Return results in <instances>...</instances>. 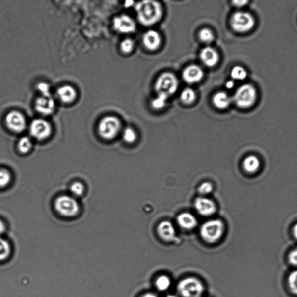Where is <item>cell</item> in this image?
Here are the masks:
<instances>
[{
	"mask_svg": "<svg viewBox=\"0 0 297 297\" xmlns=\"http://www.w3.org/2000/svg\"><path fill=\"white\" fill-rule=\"evenodd\" d=\"M181 100L185 104H192L195 101L196 94L195 91L191 88H186L181 92Z\"/></svg>",
	"mask_w": 297,
	"mask_h": 297,
	"instance_id": "22",
	"label": "cell"
},
{
	"mask_svg": "<svg viewBox=\"0 0 297 297\" xmlns=\"http://www.w3.org/2000/svg\"><path fill=\"white\" fill-rule=\"evenodd\" d=\"M179 87V81L173 73L165 72L160 75L155 84L157 94H162L170 97L176 92Z\"/></svg>",
	"mask_w": 297,
	"mask_h": 297,
	"instance_id": "2",
	"label": "cell"
},
{
	"mask_svg": "<svg viewBox=\"0 0 297 297\" xmlns=\"http://www.w3.org/2000/svg\"><path fill=\"white\" fill-rule=\"evenodd\" d=\"M35 107L38 112L44 115L52 113L55 108V102L52 97H42L37 99Z\"/></svg>",
	"mask_w": 297,
	"mask_h": 297,
	"instance_id": "16",
	"label": "cell"
},
{
	"mask_svg": "<svg viewBox=\"0 0 297 297\" xmlns=\"http://www.w3.org/2000/svg\"><path fill=\"white\" fill-rule=\"evenodd\" d=\"M60 100L65 103H70L75 100L76 92L75 89L69 85H65L57 91Z\"/></svg>",
	"mask_w": 297,
	"mask_h": 297,
	"instance_id": "20",
	"label": "cell"
},
{
	"mask_svg": "<svg viewBox=\"0 0 297 297\" xmlns=\"http://www.w3.org/2000/svg\"><path fill=\"white\" fill-rule=\"evenodd\" d=\"M177 222L182 228L186 229H191L197 224V219L190 213H184L181 214L177 217Z\"/></svg>",
	"mask_w": 297,
	"mask_h": 297,
	"instance_id": "19",
	"label": "cell"
},
{
	"mask_svg": "<svg viewBox=\"0 0 297 297\" xmlns=\"http://www.w3.org/2000/svg\"><path fill=\"white\" fill-rule=\"evenodd\" d=\"M204 76L203 70L200 66L191 65L185 68L182 73L184 81L189 84H196L202 81Z\"/></svg>",
	"mask_w": 297,
	"mask_h": 297,
	"instance_id": "12",
	"label": "cell"
},
{
	"mask_svg": "<svg viewBox=\"0 0 297 297\" xmlns=\"http://www.w3.org/2000/svg\"><path fill=\"white\" fill-rule=\"evenodd\" d=\"M5 230V226L4 223L1 221H0V235H2L4 232Z\"/></svg>",
	"mask_w": 297,
	"mask_h": 297,
	"instance_id": "39",
	"label": "cell"
},
{
	"mask_svg": "<svg viewBox=\"0 0 297 297\" xmlns=\"http://www.w3.org/2000/svg\"><path fill=\"white\" fill-rule=\"evenodd\" d=\"M70 190L73 195L80 196L84 192V188L81 183L76 182L71 185Z\"/></svg>",
	"mask_w": 297,
	"mask_h": 297,
	"instance_id": "30",
	"label": "cell"
},
{
	"mask_svg": "<svg viewBox=\"0 0 297 297\" xmlns=\"http://www.w3.org/2000/svg\"><path fill=\"white\" fill-rule=\"evenodd\" d=\"M199 37L200 40L204 43H210L215 40L213 31L207 28H203L200 31Z\"/></svg>",
	"mask_w": 297,
	"mask_h": 297,
	"instance_id": "27",
	"label": "cell"
},
{
	"mask_svg": "<svg viewBox=\"0 0 297 297\" xmlns=\"http://www.w3.org/2000/svg\"><path fill=\"white\" fill-rule=\"evenodd\" d=\"M288 282L291 291L297 295V270L294 271L290 274Z\"/></svg>",
	"mask_w": 297,
	"mask_h": 297,
	"instance_id": "32",
	"label": "cell"
},
{
	"mask_svg": "<svg viewBox=\"0 0 297 297\" xmlns=\"http://www.w3.org/2000/svg\"><path fill=\"white\" fill-rule=\"evenodd\" d=\"M178 291L183 297H202L204 287L200 281L193 277L181 280L178 285Z\"/></svg>",
	"mask_w": 297,
	"mask_h": 297,
	"instance_id": "5",
	"label": "cell"
},
{
	"mask_svg": "<svg viewBox=\"0 0 297 297\" xmlns=\"http://www.w3.org/2000/svg\"><path fill=\"white\" fill-rule=\"evenodd\" d=\"M10 254V245L7 241L0 238V261L7 259Z\"/></svg>",
	"mask_w": 297,
	"mask_h": 297,
	"instance_id": "23",
	"label": "cell"
},
{
	"mask_svg": "<svg viewBox=\"0 0 297 297\" xmlns=\"http://www.w3.org/2000/svg\"><path fill=\"white\" fill-rule=\"evenodd\" d=\"M256 89L251 84H244L238 88L233 97L232 101L242 108L252 106L257 99Z\"/></svg>",
	"mask_w": 297,
	"mask_h": 297,
	"instance_id": "4",
	"label": "cell"
},
{
	"mask_svg": "<svg viewBox=\"0 0 297 297\" xmlns=\"http://www.w3.org/2000/svg\"><path fill=\"white\" fill-rule=\"evenodd\" d=\"M234 82L232 81H230L226 83L225 86L228 89H232L234 87Z\"/></svg>",
	"mask_w": 297,
	"mask_h": 297,
	"instance_id": "38",
	"label": "cell"
},
{
	"mask_svg": "<svg viewBox=\"0 0 297 297\" xmlns=\"http://www.w3.org/2000/svg\"><path fill=\"white\" fill-rule=\"evenodd\" d=\"M32 143L31 140L27 137H24L19 140L18 149L22 153H27L31 148Z\"/></svg>",
	"mask_w": 297,
	"mask_h": 297,
	"instance_id": "28",
	"label": "cell"
},
{
	"mask_svg": "<svg viewBox=\"0 0 297 297\" xmlns=\"http://www.w3.org/2000/svg\"><path fill=\"white\" fill-rule=\"evenodd\" d=\"M294 234H295V237L297 239V224L295 226V228H294Z\"/></svg>",
	"mask_w": 297,
	"mask_h": 297,
	"instance_id": "42",
	"label": "cell"
},
{
	"mask_svg": "<svg viewBox=\"0 0 297 297\" xmlns=\"http://www.w3.org/2000/svg\"><path fill=\"white\" fill-rule=\"evenodd\" d=\"M123 139L127 143H132L135 141L136 134L131 127H127L124 131Z\"/></svg>",
	"mask_w": 297,
	"mask_h": 297,
	"instance_id": "29",
	"label": "cell"
},
{
	"mask_svg": "<svg viewBox=\"0 0 297 297\" xmlns=\"http://www.w3.org/2000/svg\"><path fill=\"white\" fill-rule=\"evenodd\" d=\"M224 225L219 219H213L204 223L200 228V235L204 241L213 243L219 240L223 234Z\"/></svg>",
	"mask_w": 297,
	"mask_h": 297,
	"instance_id": "3",
	"label": "cell"
},
{
	"mask_svg": "<svg viewBox=\"0 0 297 297\" xmlns=\"http://www.w3.org/2000/svg\"><path fill=\"white\" fill-rule=\"evenodd\" d=\"M158 233L160 237L166 241H171L175 237V230L172 223L162 221L158 226Z\"/></svg>",
	"mask_w": 297,
	"mask_h": 297,
	"instance_id": "17",
	"label": "cell"
},
{
	"mask_svg": "<svg viewBox=\"0 0 297 297\" xmlns=\"http://www.w3.org/2000/svg\"><path fill=\"white\" fill-rule=\"evenodd\" d=\"M55 207L57 212L65 216H75L79 210L78 203L74 198L69 196H62L57 198Z\"/></svg>",
	"mask_w": 297,
	"mask_h": 297,
	"instance_id": "8",
	"label": "cell"
},
{
	"mask_svg": "<svg viewBox=\"0 0 297 297\" xmlns=\"http://www.w3.org/2000/svg\"><path fill=\"white\" fill-rule=\"evenodd\" d=\"M165 297H177L176 296L173 295H168L167 296H166Z\"/></svg>",
	"mask_w": 297,
	"mask_h": 297,
	"instance_id": "43",
	"label": "cell"
},
{
	"mask_svg": "<svg viewBox=\"0 0 297 297\" xmlns=\"http://www.w3.org/2000/svg\"><path fill=\"white\" fill-rule=\"evenodd\" d=\"M37 89L42 94L43 97H52L49 85L46 84V83H40V84L37 85Z\"/></svg>",
	"mask_w": 297,
	"mask_h": 297,
	"instance_id": "35",
	"label": "cell"
},
{
	"mask_svg": "<svg viewBox=\"0 0 297 297\" xmlns=\"http://www.w3.org/2000/svg\"><path fill=\"white\" fill-rule=\"evenodd\" d=\"M213 185L209 182H205L203 183L199 188V191L201 194L203 195H206L212 192L213 191Z\"/></svg>",
	"mask_w": 297,
	"mask_h": 297,
	"instance_id": "34",
	"label": "cell"
},
{
	"mask_svg": "<svg viewBox=\"0 0 297 297\" xmlns=\"http://www.w3.org/2000/svg\"><path fill=\"white\" fill-rule=\"evenodd\" d=\"M232 2L235 6H238V7H242V6L246 5L248 2L247 1H234Z\"/></svg>",
	"mask_w": 297,
	"mask_h": 297,
	"instance_id": "37",
	"label": "cell"
},
{
	"mask_svg": "<svg viewBox=\"0 0 297 297\" xmlns=\"http://www.w3.org/2000/svg\"><path fill=\"white\" fill-rule=\"evenodd\" d=\"M137 18L140 24L150 27L158 23L162 17L161 4L155 1H140L135 5Z\"/></svg>",
	"mask_w": 297,
	"mask_h": 297,
	"instance_id": "1",
	"label": "cell"
},
{
	"mask_svg": "<svg viewBox=\"0 0 297 297\" xmlns=\"http://www.w3.org/2000/svg\"><path fill=\"white\" fill-rule=\"evenodd\" d=\"M232 99L225 92H218L214 95L213 103L219 109H225L231 104Z\"/></svg>",
	"mask_w": 297,
	"mask_h": 297,
	"instance_id": "18",
	"label": "cell"
},
{
	"mask_svg": "<svg viewBox=\"0 0 297 297\" xmlns=\"http://www.w3.org/2000/svg\"><path fill=\"white\" fill-rule=\"evenodd\" d=\"M171 280L167 276H161L158 277L156 282V286L159 291L164 292L171 286Z\"/></svg>",
	"mask_w": 297,
	"mask_h": 297,
	"instance_id": "25",
	"label": "cell"
},
{
	"mask_svg": "<svg viewBox=\"0 0 297 297\" xmlns=\"http://www.w3.org/2000/svg\"><path fill=\"white\" fill-rule=\"evenodd\" d=\"M260 162L256 156H248L244 162V167L245 171L250 173L256 172L260 168Z\"/></svg>",
	"mask_w": 297,
	"mask_h": 297,
	"instance_id": "21",
	"label": "cell"
},
{
	"mask_svg": "<svg viewBox=\"0 0 297 297\" xmlns=\"http://www.w3.org/2000/svg\"><path fill=\"white\" fill-rule=\"evenodd\" d=\"M51 132L50 124L46 120L36 119L31 123L30 133L34 138L44 140L50 136Z\"/></svg>",
	"mask_w": 297,
	"mask_h": 297,
	"instance_id": "9",
	"label": "cell"
},
{
	"mask_svg": "<svg viewBox=\"0 0 297 297\" xmlns=\"http://www.w3.org/2000/svg\"><path fill=\"white\" fill-rule=\"evenodd\" d=\"M255 20L253 16L246 12H236L232 15L231 25L233 30L238 33H245L253 28Z\"/></svg>",
	"mask_w": 297,
	"mask_h": 297,
	"instance_id": "6",
	"label": "cell"
},
{
	"mask_svg": "<svg viewBox=\"0 0 297 297\" xmlns=\"http://www.w3.org/2000/svg\"><path fill=\"white\" fill-rule=\"evenodd\" d=\"M289 261L291 264L297 266V249L291 252L289 255Z\"/></svg>",
	"mask_w": 297,
	"mask_h": 297,
	"instance_id": "36",
	"label": "cell"
},
{
	"mask_svg": "<svg viewBox=\"0 0 297 297\" xmlns=\"http://www.w3.org/2000/svg\"><path fill=\"white\" fill-rule=\"evenodd\" d=\"M134 2L133 1H127L125 4L126 7H130L131 6L134 5Z\"/></svg>",
	"mask_w": 297,
	"mask_h": 297,
	"instance_id": "41",
	"label": "cell"
},
{
	"mask_svg": "<svg viewBox=\"0 0 297 297\" xmlns=\"http://www.w3.org/2000/svg\"><path fill=\"white\" fill-rule=\"evenodd\" d=\"M120 127V120L117 117L108 116L101 120L98 130L102 138L111 140L117 136Z\"/></svg>",
	"mask_w": 297,
	"mask_h": 297,
	"instance_id": "7",
	"label": "cell"
},
{
	"mask_svg": "<svg viewBox=\"0 0 297 297\" xmlns=\"http://www.w3.org/2000/svg\"><path fill=\"white\" fill-rule=\"evenodd\" d=\"M113 27L115 30L124 34L134 33L136 28L135 21L127 15H123L115 18L113 21Z\"/></svg>",
	"mask_w": 297,
	"mask_h": 297,
	"instance_id": "10",
	"label": "cell"
},
{
	"mask_svg": "<svg viewBox=\"0 0 297 297\" xmlns=\"http://www.w3.org/2000/svg\"><path fill=\"white\" fill-rule=\"evenodd\" d=\"M6 126L13 132L21 133L23 132L26 127V121L23 115L13 111L6 117Z\"/></svg>",
	"mask_w": 297,
	"mask_h": 297,
	"instance_id": "11",
	"label": "cell"
},
{
	"mask_svg": "<svg viewBox=\"0 0 297 297\" xmlns=\"http://www.w3.org/2000/svg\"><path fill=\"white\" fill-rule=\"evenodd\" d=\"M142 297H158L157 296L155 295V294H153L151 293H148L145 294V295H143Z\"/></svg>",
	"mask_w": 297,
	"mask_h": 297,
	"instance_id": "40",
	"label": "cell"
},
{
	"mask_svg": "<svg viewBox=\"0 0 297 297\" xmlns=\"http://www.w3.org/2000/svg\"><path fill=\"white\" fill-rule=\"evenodd\" d=\"M162 38L157 31L149 30L143 36V43L147 49L151 51L157 50L161 46Z\"/></svg>",
	"mask_w": 297,
	"mask_h": 297,
	"instance_id": "15",
	"label": "cell"
},
{
	"mask_svg": "<svg viewBox=\"0 0 297 297\" xmlns=\"http://www.w3.org/2000/svg\"><path fill=\"white\" fill-rule=\"evenodd\" d=\"M168 98V96L164 94H158L157 97L153 99L151 102L152 108L157 110L164 108Z\"/></svg>",
	"mask_w": 297,
	"mask_h": 297,
	"instance_id": "24",
	"label": "cell"
},
{
	"mask_svg": "<svg viewBox=\"0 0 297 297\" xmlns=\"http://www.w3.org/2000/svg\"><path fill=\"white\" fill-rule=\"evenodd\" d=\"M231 75L232 78L236 81H243L246 78L247 73L242 67L236 66L232 69Z\"/></svg>",
	"mask_w": 297,
	"mask_h": 297,
	"instance_id": "26",
	"label": "cell"
},
{
	"mask_svg": "<svg viewBox=\"0 0 297 297\" xmlns=\"http://www.w3.org/2000/svg\"><path fill=\"white\" fill-rule=\"evenodd\" d=\"M201 61L204 65L212 68L219 61V55L217 51L213 47L207 46L203 48L200 53Z\"/></svg>",
	"mask_w": 297,
	"mask_h": 297,
	"instance_id": "14",
	"label": "cell"
},
{
	"mask_svg": "<svg viewBox=\"0 0 297 297\" xmlns=\"http://www.w3.org/2000/svg\"><path fill=\"white\" fill-rule=\"evenodd\" d=\"M194 207L197 212L203 216H212L216 210V204L213 201L203 197L197 198L194 202Z\"/></svg>",
	"mask_w": 297,
	"mask_h": 297,
	"instance_id": "13",
	"label": "cell"
},
{
	"mask_svg": "<svg viewBox=\"0 0 297 297\" xmlns=\"http://www.w3.org/2000/svg\"><path fill=\"white\" fill-rule=\"evenodd\" d=\"M134 41L130 38L124 40L120 44V49L124 53L128 54L132 52L134 49Z\"/></svg>",
	"mask_w": 297,
	"mask_h": 297,
	"instance_id": "31",
	"label": "cell"
},
{
	"mask_svg": "<svg viewBox=\"0 0 297 297\" xmlns=\"http://www.w3.org/2000/svg\"><path fill=\"white\" fill-rule=\"evenodd\" d=\"M11 175L7 171L0 170V188L6 186L11 181Z\"/></svg>",
	"mask_w": 297,
	"mask_h": 297,
	"instance_id": "33",
	"label": "cell"
}]
</instances>
